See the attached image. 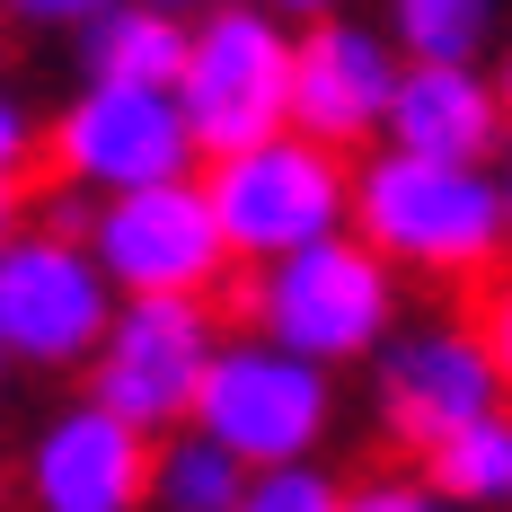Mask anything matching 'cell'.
<instances>
[{"mask_svg":"<svg viewBox=\"0 0 512 512\" xmlns=\"http://www.w3.org/2000/svg\"><path fill=\"white\" fill-rule=\"evenodd\" d=\"M345 230H362L398 274H433V283H477L504 265L512 239V186L495 159H415L380 151L354 159L345 186Z\"/></svg>","mask_w":512,"mask_h":512,"instance_id":"6da1fadb","label":"cell"},{"mask_svg":"<svg viewBox=\"0 0 512 512\" xmlns=\"http://www.w3.org/2000/svg\"><path fill=\"white\" fill-rule=\"evenodd\" d=\"M407 309V274L371 248L362 230H318L301 248L248 265V327L292 354L345 371L362 362Z\"/></svg>","mask_w":512,"mask_h":512,"instance_id":"7a4b0ae2","label":"cell"},{"mask_svg":"<svg viewBox=\"0 0 512 512\" xmlns=\"http://www.w3.org/2000/svg\"><path fill=\"white\" fill-rule=\"evenodd\" d=\"M204 177V204L221 221V239L239 265H265V256L301 248L318 230H345V186H354V159L336 142H309L292 124L256 133L239 151H212L195 159Z\"/></svg>","mask_w":512,"mask_h":512,"instance_id":"3957f363","label":"cell"},{"mask_svg":"<svg viewBox=\"0 0 512 512\" xmlns=\"http://www.w3.org/2000/svg\"><path fill=\"white\" fill-rule=\"evenodd\" d=\"M195 433H212L230 460H301V451H327L336 433V371L327 362L292 354L274 336H221L195 380V407H186Z\"/></svg>","mask_w":512,"mask_h":512,"instance_id":"277c9868","label":"cell"},{"mask_svg":"<svg viewBox=\"0 0 512 512\" xmlns=\"http://www.w3.org/2000/svg\"><path fill=\"white\" fill-rule=\"evenodd\" d=\"M283 89H292V18H274L256 0H204L186 18V53H177L168 98L195 133V159L274 133Z\"/></svg>","mask_w":512,"mask_h":512,"instance_id":"5b68a950","label":"cell"},{"mask_svg":"<svg viewBox=\"0 0 512 512\" xmlns=\"http://www.w3.org/2000/svg\"><path fill=\"white\" fill-rule=\"evenodd\" d=\"M80 239H89V256L115 292H204V301H221L239 283V256L221 239L195 168L124 186V195H89Z\"/></svg>","mask_w":512,"mask_h":512,"instance_id":"8992f818","label":"cell"},{"mask_svg":"<svg viewBox=\"0 0 512 512\" xmlns=\"http://www.w3.org/2000/svg\"><path fill=\"white\" fill-rule=\"evenodd\" d=\"M212 345H221V318H212L204 292H115L98 345L80 362V380L124 424L168 433V424H186V407H195V380H204Z\"/></svg>","mask_w":512,"mask_h":512,"instance_id":"52a82bcc","label":"cell"},{"mask_svg":"<svg viewBox=\"0 0 512 512\" xmlns=\"http://www.w3.org/2000/svg\"><path fill=\"white\" fill-rule=\"evenodd\" d=\"M115 283L98 274V256L80 230L62 221H18L0 239V354L27 371H80L98 345Z\"/></svg>","mask_w":512,"mask_h":512,"instance_id":"ba28073f","label":"cell"},{"mask_svg":"<svg viewBox=\"0 0 512 512\" xmlns=\"http://www.w3.org/2000/svg\"><path fill=\"white\" fill-rule=\"evenodd\" d=\"M362 362H371V415L407 460L424 442H442L451 424L504 407V354L468 318H424V327L398 318Z\"/></svg>","mask_w":512,"mask_h":512,"instance_id":"9c48e42d","label":"cell"},{"mask_svg":"<svg viewBox=\"0 0 512 512\" xmlns=\"http://www.w3.org/2000/svg\"><path fill=\"white\" fill-rule=\"evenodd\" d=\"M36 151L53 159L62 186L80 195H124V186H151V177H186L195 168V133L168 89L151 80H89L80 98L45 124Z\"/></svg>","mask_w":512,"mask_h":512,"instance_id":"30bf717a","label":"cell"},{"mask_svg":"<svg viewBox=\"0 0 512 512\" xmlns=\"http://www.w3.org/2000/svg\"><path fill=\"white\" fill-rule=\"evenodd\" d=\"M398 80V45L380 27H362L354 9H318L292 27V89H283V124L309 142L354 151L380 133V106Z\"/></svg>","mask_w":512,"mask_h":512,"instance_id":"8fae6325","label":"cell"},{"mask_svg":"<svg viewBox=\"0 0 512 512\" xmlns=\"http://www.w3.org/2000/svg\"><path fill=\"white\" fill-rule=\"evenodd\" d=\"M151 486V433L115 407L80 398L27 442V504L36 512H142Z\"/></svg>","mask_w":512,"mask_h":512,"instance_id":"7c38bea8","label":"cell"},{"mask_svg":"<svg viewBox=\"0 0 512 512\" xmlns=\"http://www.w3.org/2000/svg\"><path fill=\"white\" fill-rule=\"evenodd\" d=\"M371 142L415 159H495L504 151V89L477 62H407L398 53V80H389Z\"/></svg>","mask_w":512,"mask_h":512,"instance_id":"4fadbf2b","label":"cell"},{"mask_svg":"<svg viewBox=\"0 0 512 512\" xmlns=\"http://www.w3.org/2000/svg\"><path fill=\"white\" fill-rule=\"evenodd\" d=\"M177 53H186V18L159 9V0H98L80 18V71L89 80H177Z\"/></svg>","mask_w":512,"mask_h":512,"instance_id":"5bb4252c","label":"cell"},{"mask_svg":"<svg viewBox=\"0 0 512 512\" xmlns=\"http://www.w3.org/2000/svg\"><path fill=\"white\" fill-rule=\"evenodd\" d=\"M415 468H424L433 504L504 512V504H512V424H504V407H495V415H468V424H451L442 442H424V451H415Z\"/></svg>","mask_w":512,"mask_h":512,"instance_id":"9a60e30c","label":"cell"},{"mask_svg":"<svg viewBox=\"0 0 512 512\" xmlns=\"http://www.w3.org/2000/svg\"><path fill=\"white\" fill-rule=\"evenodd\" d=\"M239 486H248V460H230L212 433H195V424L151 433V486H142V504H159V512H239Z\"/></svg>","mask_w":512,"mask_h":512,"instance_id":"2e32d148","label":"cell"},{"mask_svg":"<svg viewBox=\"0 0 512 512\" xmlns=\"http://www.w3.org/2000/svg\"><path fill=\"white\" fill-rule=\"evenodd\" d=\"M504 27V0H389V45L407 62H486Z\"/></svg>","mask_w":512,"mask_h":512,"instance_id":"e0dca14e","label":"cell"},{"mask_svg":"<svg viewBox=\"0 0 512 512\" xmlns=\"http://www.w3.org/2000/svg\"><path fill=\"white\" fill-rule=\"evenodd\" d=\"M239 512H345V477L327 468V451L265 460V468H248V486H239Z\"/></svg>","mask_w":512,"mask_h":512,"instance_id":"ac0fdd59","label":"cell"},{"mask_svg":"<svg viewBox=\"0 0 512 512\" xmlns=\"http://www.w3.org/2000/svg\"><path fill=\"white\" fill-rule=\"evenodd\" d=\"M345 512H433V486H424V468H380V477L345 486Z\"/></svg>","mask_w":512,"mask_h":512,"instance_id":"d6986e66","label":"cell"},{"mask_svg":"<svg viewBox=\"0 0 512 512\" xmlns=\"http://www.w3.org/2000/svg\"><path fill=\"white\" fill-rule=\"evenodd\" d=\"M36 142H45V124H36L27 106H18L9 89H0V168H9V177H27V159H36Z\"/></svg>","mask_w":512,"mask_h":512,"instance_id":"ffe728a7","label":"cell"},{"mask_svg":"<svg viewBox=\"0 0 512 512\" xmlns=\"http://www.w3.org/2000/svg\"><path fill=\"white\" fill-rule=\"evenodd\" d=\"M98 0H0V18H18V27H80Z\"/></svg>","mask_w":512,"mask_h":512,"instance_id":"44dd1931","label":"cell"},{"mask_svg":"<svg viewBox=\"0 0 512 512\" xmlns=\"http://www.w3.org/2000/svg\"><path fill=\"white\" fill-rule=\"evenodd\" d=\"M18 221H27V177H9V168H0V239H9Z\"/></svg>","mask_w":512,"mask_h":512,"instance_id":"7402d4cb","label":"cell"},{"mask_svg":"<svg viewBox=\"0 0 512 512\" xmlns=\"http://www.w3.org/2000/svg\"><path fill=\"white\" fill-rule=\"evenodd\" d=\"M256 9H274V18H292V27H301V18H318V9H345V0H256Z\"/></svg>","mask_w":512,"mask_h":512,"instance_id":"603a6c76","label":"cell"},{"mask_svg":"<svg viewBox=\"0 0 512 512\" xmlns=\"http://www.w3.org/2000/svg\"><path fill=\"white\" fill-rule=\"evenodd\" d=\"M159 9H177V18H195V9H204V0H159Z\"/></svg>","mask_w":512,"mask_h":512,"instance_id":"cb8c5ba5","label":"cell"},{"mask_svg":"<svg viewBox=\"0 0 512 512\" xmlns=\"http://www.w3.org/2000/svg\"><path fill=\"white\" fill-rule=\"evenodd\" d=\"M0 71H9V45H0Z\"/></svg>","mask_w":512,"mask_h":512,"instance_id":"d4e9b609","label":"cell"},{"mask_svg":"<svg viewBox=\"0 0 512 512\" xmlns=\"http://www.w3.org/2000/svg\"><path fill=\"white\" fill-rule=\"evenodd\" d=\"M0 380H9V354H0Z\"/></svg>","mask_w":512,"mask_h":512,"instance_id":"484cf974","label":"cell"}]
</instances>
